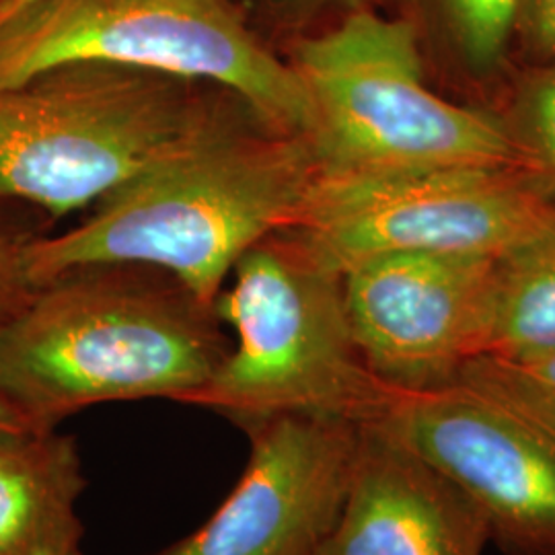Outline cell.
Segmentation results:
<instances>
[{"label": "cell", "mask_w": 555, "mask_h": 555, "mask_svg": "<svg viewBox=\"0 0 555 555\" xmlns=\"http://www.w3.org/2000/svg\"><path fill=\"white\" fill-rule=\"evenodd\" d=\"M233 350L212 302L140 263H89L40 284L0 325V405L48 433L87 408L183 403Z\"/></svg>", "instance_id": "cell-1"}, {"label": "cell", "mask_w": 555, "mask_h": 555, "mask_svg": "<svg viewBox=\"0 0 555 555\" xmlns=\"http://www.w3.org/2000/svg\"><path fill=\"white\" fill-rule=\"evenodd\" d=\"M321 165L309 134L254 121L206 142L101 199L56 237H36V286L89 263H140L217 302L238 259L295 224Z\"/></svg>", "instance_id": "cell-2"}, {"label": "cell", "mask_w": 555, "mask_h": 555, "mask_svg": "<svg viewBox=\"0 0 555 555\" xmlns=\"http://www.w3.org/2000/svg\"><path fill=\"white\" fill-rule=\"evenodd\" d=\"M254 121L266 119L249 101L208 80L60 64L0 87V202L60 219Z\"/></svg>", "instance_id": "cell-3"}, {"label": "cell", "mask_w": 555, "mask_h": 555, "mask_svg": "<svg viewBox=\"0 0 555 555\" xmlns=\"http://www.w3.org/2000/svg\"><path fill=\"white\" fill-rule=\"evenodd\" d=\"M282 56L311 105L321 171L371 173L520 163L496 112L440 95L416 23L360 9Z\"/></svg>", "instance_id": "cell-4"}, {"label": "cell", "mask_w": 555, "mask_h": 555, "mask_svg": "<svg viewBox=\"0 0 555 555\" xmlns=\"http://www.w3.org/2000/svg\"><path fill=\"white\" fill-rule=\"evenodd\" d=\"M215 302L235 332L215 377L183 403L237 426L278 414L373 422L397 391L358 352L341 295V274L288 231L254 245Z\"/></svg>", "instance_id": "cell-5"}, {"label": "cell", "mask_w": 555, "mask_h": 555, "mask_svg": "<svg viewBox=\"0 0 555 555\" xmlns=\"http://www.w3.org/2000/svg\"><path fill=\"white\" fill-rule=\"evenodd\" d=\"M68 62L208 80L249 101L276 130L311 134L295 70L233 0H31L0 17V87Z\"/></svg>", "instance_id": "cell-6"}, {"label": "cell", "mask_w": 555, "mask_h": 555, "mask_svg": "<svg viewBox=\"0 0 555 555\" xmlns=\"http://www.w3.org/2000/svg\"><path fill=\"white\" fill-rule=\"evenodd\" d=\"M554 220V194L537 173L522 163H494L319 171L284 231L341 274L385 254L504 258Z\"/></svg>", "instance_id": "cell-7"}, {"label": "cell", "mask_w": 555, "mask_h": 555, "mask_svg": "<svg viewBox=\"0 0 555 555\" xmlns=\"http://www.w3.org/2000/svg\"><path fill=\"white\" fill-rule=\"evenodd\" d=\"M472 498L504 555H555V435L476 387L397 393L375 420Z\"/></svg>", "instance_id": "cell-8"}, {"label": "cell", "mask_w": 555, "mask_h": 555, "mask_svg": "<svg viewBox=\"0 0 555 555\" xmlns=\"http://www.w3.org/2000/svg\"><path fill=\"white\" fill-rule=\"evenodd\" d=\"M500 258L385 254L341 272V295L358 352L397 393L459 380L479 357Z\"/></svg>", "instance_id": "cell-9"}, {"label": "cell", "mask_w": 555, "mask_h": 555, "mask_svg": "<svg viewBox=\"0 0 555 555\" xmlns=\"http://www.w3.org/2000/svg\"><path fill=\"white\" fill-rule=\"evenodd\" d=\"M360 424L278 414L241 424L249 461L198 531L151 555H315L341 511Z\"/></svg>", "instance_id": "cell-10"}, {"label": "cell", "mask_w": 555, "mask_h": 555, "mask_svg": "<svg viewBox=\"0 0 555 555\" xmlns=\"http://www.w3.org/2000/svg\"><path fill=\"white\" fill-rule=\"evenodd\" d=\"M490 529L451 477L362 422L348 492L315 555H483Z\"/></svg>", "instance_id": "cell-11"}, {"label": "cell", "mask_w": 555, "mask_h": 555, "mask_svg": "<svg viewBox=\"0 0 555 555\" xmlns=\"http://www.w3.org/2000/svg\"><path fill=\"white\" fill-rule=\"evenodd\" d=\"M85 486L75 437L0 433V555H85Z\"/></svg>", "instance_id": "cell-12"}, {"label": "cell", "mask_w": 555, "mask_h": 555, "mask_svg": "<svg viewBox=\"0 0 555 555\" xmlns=\"http://www.w3.org/2000/svg\"><path fill=\"white\" fill-rule=\"evenodd\" d=\"M547 348H555V220L498 259L479 357H520Z\"/></svg>", "instance_id": "cell-13"}, {"label": "cell", "mask_w": 555, "mask_h": 555, "mask_svg": "<svg viewBox=\"0 0 555 555\" xmlns=\"http://www.w3.org/2000/svg\"><path fill=\"white\" fill-rule=\"evenodd\" d=\"M516 157L547 185L555 198V59L531 64L492 107Z\"/></svg>", "instance_id": "cell-14"}, {"label": "cell", "mask_w": 555, "mask_h": 555, "mask_svg": "<svg viewBox=\"0 0 555 555\" xmlns=\"http://www.w3.org/2000/svg\"><path fill=\"white\" fill-rule=\"evenodd\" d=\"M456 62L467 79L488 82L506 66L525 0H440Z\"/></svg>", "instance_id": "cell-15"}, {"label": "cell", "mask_w": 555, "mask_h": 555, "mask_svg": "<svg viewBox=\"0 0 555 555\" xmlns=\"http://www.w3.org/2000/svg\"><path fill=\"white\" fill-rule=\"evenodd\" d=\"M488 396L555 435V348L520 357H477L461 375Z\"/></svg>", "instance_id": "cell-16"}, {"label": "cell", "mask_w": 555, "mask_h": 555, "mask_svg": "<svg viewBox=\"0 0 555 555\" xmlns=\"http://www.w3.org/2000/svg\"><path fill=\"white\" fill-rule=\"evenodd\" d=\"M249 27L282 54L293 41L318 34L360 9H378L380 0H233Z\"/></svg>", "instance_id": "cell-17"}, {"label": "cell", "mask_w": 555, "mask_h": 555, "mask_svg": "<svg viewBox=\"0 0 555 555\" xmlns=\"http://www.w3.org/2000/svg\"><path fill=\"white\" fill-rule=\"evenodd\" d=\"M34 238L0 215V325L38 288L27 270V249Z\"/></svg>", "instance_id": "cell-18"}, {"label": "cell", "mask_w": 555, "mask_h": 555, "mask_svg": "<svg viewBox=\"0 0 555 555\" xmlns=\"http://www.w3.org/2000/svg\"><path fill=\"white\" fill-rule=\"evenodd\" d=\"M516 43L531 64L555 59V0H525Z\"/></svg>", "instance_id": "cell-19"}, {"label": "cell", "mask_w": 555, "mask_h": 555, "mask_svg": "<svg viewBox=\"0 0 555 555\" xmlns=\"http://www.w3.org/2000/svg\"><path fill=\"white\" fill-rule=\"evenodd\" d=\"M15 430H23L20 422L0 405V433H15Z\"/></svg>", "instance_id": "cell-20"}, {"label": "cell", "mask_w": 555, "mask_h": 555, "mask_svg": "<svg viewBox=\"0 0 555 555\" xmlns=\"http://www.w3.org/2000/svg\"><path fill=\"white\" fill-rule=\"evenodd\" d=\"M27 2H31V0H0V17L9 15L11 11L20 9V7L27 4Z\"/></svg>", "instance_id": "cell-21"}]
</instances>
